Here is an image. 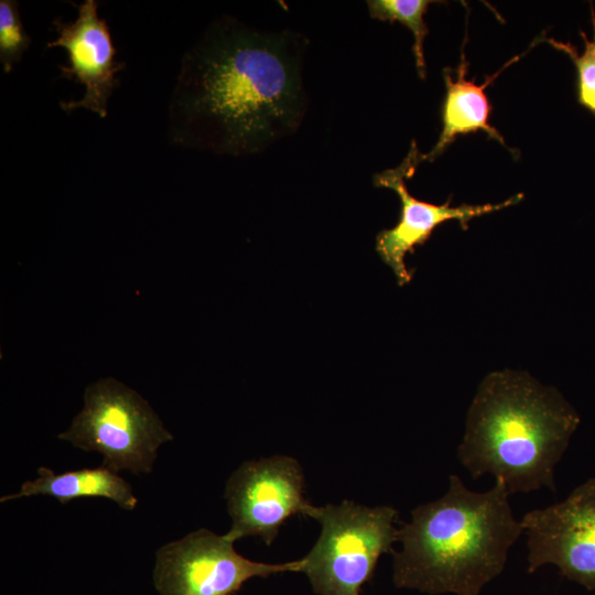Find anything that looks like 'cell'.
I'll return each instance as SVG.
<instances>
[{
    "label": "cell",
    "instance_id": "obj_1",
    "mask_svg": "<svg viewBox=\"0 0 595 595\" xmlns=\"http://www.w3.org/2000/svg\"><path fill=\"white\" fill-rule=\"evenodd\" d=\"M307 45L291 30L262 31L231 15L213 21L182 57L169 104L170 141L245 156L295 133L307 110Z\"/></svg>",
    "mask_w": 595,
    "mask_h": 595
},
{
    "label": "cell",
    "instance_id": "obj_2",
    "mask_svg": "<svg viewBox=\"0 0 595 595\" xmlns=\"http://www.w3.org/2000/svg\"><path fill=\"white\" fill-rule=\"evenodd\" d=\"M505 484L474 491L457 475L446 493L411 511L393 551L398 588L428 594L478 595L505 569L510 548L523 533Z\"/></svg>",
    "mask_w": 595,
    "mask_h": 595
},
{
    "label": "cell",
    "instance_id": "obj_3",
    "mask_svg": "<svg viewBox=\"0 0 595 595\" xmlns=\"http://www.w3.org/2000/svg\"><path fill=\"white\" fill-rule=\"evenodd\" d=\"M580 422L554 387L526 371H494L468 408L457 458L472 478L491 475L509 494L555 491L554 468Z\"/></svg>",
    "mask_w": 595,
    "mask_h": 595
},
{
    "label": "cell",
    "instance_id": "obj_4",
    "mask_svg": "<svg viewBox=\"0 0 595 595\" xmlns=\"http://www.w3.org/2000/svg\"><path fill=\"white\" fill-rule=\"evenodd\" d=\"M309 517L322 530L311 551L301 559L318 595H359L374 575L379 558L392 553L398 541V511L390 506L366 507L350 500L313 506Z\"/></svg>",
    "mask_w": 595,
    "mask_h": 595
},
{
    "label": "cell",
    "instance_id": "obj_5",
    "mask_svg": "<svg viewBox=\"0 0 595 595\" xmlns=\"http://www.w3.org/2000/svg\"><path fill=\"white\" fill-rule=\"evenodd\" d=\"M58 439L100 453L102 466L116 473L140 475L152 470L159 447L173 435L137 391L108 377L85 389L82 411Z\"/></svg>",
    "mask_w": 595,
    "mask_h": 595
},
{
    "label": "cell",
    "instance_id": "obj_6",
    "mask_svg": "<svg viewBox=\"0 0 595 595\" xmlns=\"http://www.w3.org/2000/svg\"><path fill=\"white\" fill-rule=\"evenodd\" d=\"M234 542L227 533L199 529L162 545L155 554V588L161 595H232L251 577L301 572V559L256 562L240 555Z\"/></svg>",
    "mask_w": 595,
    "mask_h": 595
},
{
    "label": "cell",
    "instance_id": "obj_7",
    "mask_svg": "<svg viewBox=\"0 0 595 595\" xmlns=\"http://www.w3.org/2000/svg\"><path fill=\"white\" fill-rule=\"evenodd\" d=\"M225 498L234 540L259 537L270 545L291 516H309L313 508L304 497L303 472L296 459L273 456L248 461L229 477Z\"/></svg>",
    "mask_w": 595,
    "mask_h": 595
},
{
    "label": "cell",
    "instance_id": "obj_8",
    "mask_svg": "<svg viewBox=\"0 0 595 595\" xmlns=\"http://www.w3.org/2000/svg\"><path fill=\"white\" fill-rule=\"evenodd\" d=\"M521 523L529 573L553 564L562 576L595 591V476L564 500L526 512Z\"/></svg>",
    "mask_w": 595,
    "mask_h": 595
},
{
    "label": "cell",
    "instance_id": "obj_9",
    "mask_svg": "<svg viewBox=\"0 0 595 595\" xmlns=\"http://www.w3.org/2000/svg\"><path fill=\"white\" fill-rule=\"evenodd\" d=\"M422 153L413 140L403 161L393 169L374 175V185L394 191L401 202L397 225L381 230L376 237V250L381 260L393 271L398 284L405 285L412 273L405 266V256L424 245L434 229L447 220H457L463 229L474 218L519 203L523 194H517L502 203L451 206V197L441 205L420 201L409 193L407 180L411 178L422 162Z\"/></svg>",
    "mask_w": 595,
    "mask_h": 595
},
{
    "label": "cell",
    "instance_id": "obj_10",
    "mask_svg": "<svg viewBox=\"0 0 595 595\" xmlns=\"http://www.w3.org/2000/svg\"><path fill=\"white\" fill-rule=\"evenodd\" d=\"M74 7L78 12L76 20H53L57 37L46 47H62L67 52L68 63L58 65L60 77L83 85L85 93L78 100L60 101V107L67 113L84 108L106 118L109 98L120 85L118 74L126 68V63L115 60L117 48L106 19L98 15L99 2L85 0Z\"/></svg>",
    "mask_w": 595,
    "mask_h": 595
},
{
    "label": "cell",
    "instance_id": "obj_11",
    "mask_svg": "<svg viewBox=\"0 0 595 595\" xmlns=\"http://www.w3.org/2000/svg\"><path fill=\"white\" fill-rule=\"evenodd\" d=\"M463 42L461 62L457 66V79L453 80L450 67L443 69V78L446 87V94L442 106V131L433 149L421 155L422 161H434L459 134L476 132L483 130L490 139H495L506 145L502 136L489 125L491 105L486 96L485 88L491 84L500 73L509 65L517 62L520 56H515L502 67L486 78L482 85H477L475 78L466 79L468 64L464 53Z\"/></svg>",
    "mask_w": 595,
    "mask_h": 595
},
{
    "label": "cell",
    "instance_id": "obj_12",
    "mask_svg": "<svg viewBox=\"0 0 595 595\" xmlns=\"http://www.w3.org/2000/svg\"><path fill=\"white\" fill-rule=\"evenodd\" d=\"M36 495L54 497L61 504L83 497H102L115 501L125 510H133L138 504L129 483L105 466L60 474L41 466L35 479L24 482L18 493L3 496L0 501Z\"/></svg>",
    "mask_w": 595,
    "mask_h": 595
},
{
    "label": "cell",
    "instance_id": "obj_13",
    "mask_svg": "<svg viewBox=\"0 0 595 595\" xmlns=\"http://www.w3.org/2000/svg\"><path fill=\"white\" fill-rule=\"evenodd\" d=\"M437 2L431 0H368L366 2L372 19L390 23L400 22L412 32L413 54L420 78L425 77L423 43L429 33L424 14L431 3Z\"/></svg>",
    "mask_w": 595,
    "mask_h": 595
},
{
    "label": "cell",
    "instance_id": "obj_14",
    "mask_svg": "<svg viewBox=\"0 0 595 595\" xmlns=\"http://www.w3.org/2000/svg\"><path fill=\"white\" fill-rule=\"evenodd\" d=\"M32 43L26 33L15 0L0 1V63L4 73H10Z\"/></svg>",
    "mask_w": 595,
    "mask_h": 595
},
{
    "label": "cell",
    "instance_id": "obj_15",
    "mask_svg": "<svg viewBox=\"0 0 595 595\" xmlns=\"http://www.w3.org/2000/svg\"><path fill=\"white\" fill-rule=\"evenodd\" d=\"M591 8L594 37L589 40L583 31L580 32L585 43L584 52L581 55L570 43L559 42L553 39L547 41L554 48L566 53L575 64L578 102L595 116V11L592 6Z\"/></svg>",
    "mask_w": 595,
    "mask_h": 595
}]
</instances>
